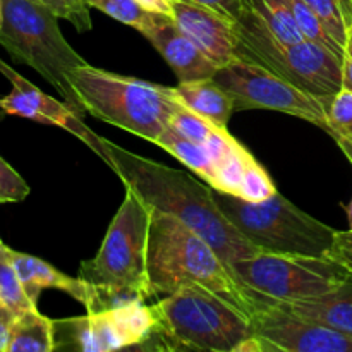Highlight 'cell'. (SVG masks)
Here are the masks:
<instances>
[{"mask_svg": "<svg viewBox=\"0 0 352 352\" xmlns=\"http://www.w3.org/2000/svg\"><path fill=\"white\" fill-rule=\"evenodd\" d=\"M102 141L105 164L127 189L150 208L175 217L199 234L230 268L234 261L263 253L227 220L217 205L213 188L206 182L201 184L188 172L131 153L105 138Z\"/></svg>", "mask_w": 352, "mask_h": 352, "instance_id": "1", "label": "cell"}, {"mask_svg": "<svg viewBox=\"0 0 352 352\" xmlns=\"http://www.w3.org/2000/svg\"><path fill=\"white\" fill-rule=\"evenodd\" d=\"M146 282L148 299L198 285L226 299L251 320L278 302L241 280L199 234L175 217L153 208L148 234Z\"/></svg>", "mask_w": 352, "mask_h": 352, "instance_id": "2", "label": "cell"}, {"mask_svg": "<svg viewBox=\"0 0 352 352\" xmlns=\"http://www.w3.org/2000/svg\"><path fill=\"white\" fill-rule=\"evenodd\" d=\"M151 306L157 329L143 349L234 352L254 333L250 316L198 285L162 296Z\"/></svg>", "mask_w": 352, "mask_h": 352, "instance_id": "3", "label": "cell"}, {"mask_svg": "<svg viewBox=\"0 0 352 352\" xmlns=\"http://www.w3.org/2000/svg\"><path fill=\"white\" fill-rule=\"evenodd\" d=\"M86 113L157 143L179 105L175 89L93 67L88 62L69 74Z\"/></svg>", "mask_w": 352, "mask_h": 352, "instance_id": "4", "label": "cell"}, {"mask_svg": "<svg viewBox=\"0 0 352 352\" xmlns=\"http://www.w3.org/2000/svg\"><path fill=\"white\" fill-rule=\"evenodd\" d=\"M150 220V206L126 188L122 205L113 215L98 253L79 265L78 277L102 294L107 308L127 299H148Z\"/></svg>", "mask_w": 352, "mask_h": 352, "instance_id": "5", "label": "cell"}, {"mask_svg": "<svg viewBox=\"0 0 352 352\" xmlns=\"http://www.w3.org/2000/svg\"><path fill=\"white\" fill-rule=\"evenodd\" d=\"M2 3L0 45L14 60L34 69L85 119L86 110L69 82V74L86 60L65 40L58 17L36 0H2Z\"/></svg>", "mask_w": 352, "mask_h": 352, "instance_id": "6", "label": "cell"}, {"mask_svg": "<svg viewBox=\"0 0 352 352\" xmlns=\"http://www.w3.org/2000/svg\"><path fill=\"white\" fill-rule=\"evenodd\" d=\"M213 196L227 220L265 253L329 256L332 250L336 230L302 212L280 192L261 201L217 189Z\"/></svg>", "mask_w": 352, "mask_h": 352, "instance_id": "7", "label": "cell"}, {"mask_svg": "<svg viewBox=\"0 0 352 352\" xmlns=\"http://www.w3.org/2000/svg\"><path fill=\"white\" fill-rule=\"evenodd\" d=\"M237 55L263 65L302 91L325 100L342 89V57L313 40L284 43L246 7L236 21Z\"/></svg>", "mask_w": 352, "mask_h": 352, "instance_id": "8", "label": "cell"}, {"mask_svg": "<svg viewBox=\"0 0 352 352\" xmlns=\"http://www.w3.org/2000/svg\"><path fill=\"white\" fill-rule=\"evenodd\" d=\"M232 270L254 291L278 302L322 296L349 277L329 256L275 254L265 251L234 261Z\"/></svg>", "mask_w": 352, "mask_h": 352, "instance_id": "9", "label": "cell"}, {"mask_svg": "<svg viewBox=\"0 0 352 352\" xmlns=\"http://www.w3.org/2000/svg\"><path fill=\"white\" fill-rule=\"evenodd\" d=\"M213 79L234 100L236 112L254 109L274 110L327 131V113L322 98L296 88L256 62L237 55L217 69Z\"/></svg>", "mask_w": 352, "mask_h": 352, "instance_id": "10", "label": "cell"}, {"mask_svg": "<svg viewBox=\"0 0 352 352\" xmlns=\"http://www.w3.org/2000/svg\"><path fill=\"white\" fill-rule=\"evenodd\" d=\"M0 72L6 76L12 85V91L0 100V109L9 116H19L34 122L58 126L78 138L86 144L93 153L98 155L105 162L102 138L96 136L65 102H58L54 96L47 95L40 88L28 81L26 78L14 71L9 64L0 58Z\"/></svg>", "mask_w": 352, "mask_h": 352, "instance_id": "11", "label": "cell"}, {"mask_svg": "<svg viewBox=\"0 0 352 352\" xmlns=\"http://www.w3.org/2000/svg\"><path fill=\"white\" fill-rule=\"evenodd\" d=\"M251 322L270 352H352L351 333L302 318L278 302Z\"/></svg>", "mask_w": 352, "mask_h": 352, "instance_id": "12", "label": "cell"}, {"mask_svg": "<svg viewBox=\"0 0 352 352\" xmlns=\"http://www.w3.org/2000/svg\"><path fill=\"white\" fill-rule=\"evenodd\" d=\"M140 33L144 34L155 50L170 65L179 82L213 78L219 69V65L206 57L201 48L179 28L174 17L151 12Z\"/></svg>", "mask_w": 352, "mask_h": 352, "instance_id": "13", "label": "cell"}, {"mask_svg": "<svg viewBox=\"0 0 352 352\" xmlns=\"http://www.w3.org/2000/svg\"><path fill=\"white\" fill-rule=\"evenodd\" d=\"M172 17L219 67L237 57L236 21L230 17L189 0H174Z\"/></svg>", "mask_w": 352, "mask_h": 352, "instance_id": "14", "label": "cell"}, {"mask_svg": "<svg viewBox=\"0 0 352 352\" xmlns=\"http://www.w3.org/2000/svg\"><path fill=\"white\" fill-rule=\"evenodd\" d=\"M10 258H12V263L21 278V284L33 305H38V298L45 289H57L81 302L88 313L107 309L102 294L82 278L69 277L33 254L10 250Z\"/></svg>", "mask_w": 352, "mask_h": 352, "instance_id": "15", "label": "cell"}, {"mask_svg": "<svg viewBox=\"0 0 352 352\" xmlns=\"http://www.w3.org/2000/svg\"><path fill=\"white\" fill-rule=\"evenodd\" d=\"M155 144L168 151L172 157L177 158L191 172L198 174L213 189L217 188V182H219L220 168L229 160L230 155L241 146L239 141L227 129L219 131L206 143H198V141L181 136L170 126L160 134Z\"/></svg>", "mask_w": 352, "mask_h": 352, "instance_id": "16", "label": "cell"}, {"mask_svg": "<svg viewBox=\"0 0 352 352\" xmlns=\"http://www.w3.org/2000/svg\"><path fill=\"white\" fill-rule=\"evenodd\" d=\"M54 332L55 351L112 352L126 349V344L109 308L86 313L85 316L54 320Z\"/></svg>", "mask_w": 352, "mask_h": 352, "instance_id": "17", "label": "cell"}, {"mask_svg": "<svg viewBox=\"0 0 352 352\" xmlns=\"http://www.w3.org/2000/svg\"><path fill=\"white\" fill-rule=\"evenodd\" d=\"M296 315L352 336V277L315 298L278 302Z\"/></svg>", "mask_w": 352, "mask_h": 352, "instance_id": "18", "label": "cell"}, {"mask_svg": "<svg viewBox=\"0 0 352 352\" xmlns=\"http://www.w3.org/2000/svg\"><path fill=\"white\" fill-rule=\"evenodd\" d=\"M175 95L192 112L212 120L217 126L227 127L230 116L236 112L234 100L213 78L179 82Z\"/></svg>", "mask_w": 352, "mask_h": 352, "instance_id": "19", "label": "cell"}, {"mask_svg": "<svg viewBox=\"0 0 352 352\" xmlns=\"http://www.w3.org/2000/svg\"><path fill=\"white\" fill-rule=\"evenodd\" d=\"M55 351L54 320L31 308L17 315L10 332L7 352H52Z\"/></svg>", "mask_w": 352, "mask_h": 352, "instance_id": "20", "label": "cell"}, {"mask_svg": "<svg viewBox=\"0 0 352 352\" xmlns=\"http://www.w3.org/2000/svg\"><path fill=\"white\" fill-rule=\"evenodd\" d=\"M248 6L260 17L267 30L284 43L308 40L296 23L285 0H248Z\"/></svg>", "mask_w": 352, "mask_h": 352, "instance_id": "21", "label": "cell"}, {"mask_svg": "<svg viewBox=\"0 0 352 352\" xmlns=\"http://www.w3.org/2000/svg\"><path fill=\"white\" fill-rule=\"evenodd\" d=\"M320 17L330 36L342 47L352 23V0H305Z\"/></svg>", "mask_w": 352, "mask_h": 352, "instance_id": "22", "label": "cell"}, {"mask_svg": "<svg viewBox=\"0 0 352 352\" xmlns=\"http://www.w3.org/2000/svg\"><path fill=\"white\" fill-rule=\"evenodd\" d=\"M0 299L16 315L36 308V305L31 302L21 284V278L14 267L12 258H10V248H7L6 244H0Z\"/></svg>", "mask_w": 352, "mask_h": 352, "instance_id": "23", "label": "cell"}, {"mask_svg": "<svg viewBox=\"0 0 352 352\" xmlns=\"http://www.w3.org/2000/svg\"><path fill=\"white\" fill-rule=\"evenodd\" d=\"M327 113V133L333 140L352 138V91L342 88L330 98L323 100Z\"/></svg>", "mask_w": 352, "mask_h": 352, "instance_id": "24", "label": "cell"}, {"mask_svg": "<svg viewBox=\"0 0 352 352\" xmlns=\"http://www.w3.org/2000/svg\"><path fill=\"white\" fill-rule=\"evenodd\" d=\"M285 2H287L289 9H291L298 26L301 28L302 34H305L308 40L316 41V43L330 48V50L336 52L337 55L342 57V52H344L342 47H340V45L330 36V33L325 30L323 23L320 21V17L309 9V6L305 2V0H285Z\"/></svg>", "mask_w": 352, "mask_h": 352, "instance_id": "25", "label": "cell"}, {"mask_svg": "<svg viewBox=\"0 0 352 352\" xmlns=\"http://www.w3.org/2000/svg\"><path fill=\"white\" fill-rule=\"evenodd\" d=\"M89 7L107 14L112 19L141 31L150 19L151 12L140 6L136 0H86Z\"/></svg>", "mask_w": 352, "mask_h": 352, "instance_id": "26", "label": "cell"}, {"mask_svg": "<svg viewBox=\"0 0 352 352\" xmlns=\"http://www.w3.org/2000/svg\"><path fill=\"white\" fill-rule=\"evenodd\" d=\"M52 10L57 17L67 19L79 33L91 30V16L86 0H36Z\"/></svg>", "mask_w": 352, "mask_h": 352, "instance_id": "27", "label": "cell"}, {"mask_svg": "<svg viewBox=\"0 0 352 352\" xmlns=\"http://www.w3.org/2000/svg\"><path fill=\"white\" fill-rule=\"evenodd\" d=\"M28 195V182L0 157V203H21Z\"/></svg>", "mask_w": 352, "mask_h": 352, "instance_id": "28", "label": "cell"}, {"mask_svg": "<svg viewBox=\"0 0 352 352\" xmlns=\"http://www.w3.org/2000/svg\"><path fill=\"white\" fill-rule=\"evenodd\" d=\"M329 258L340 265L344 270L352 277V230H336L332 250H330Z\"/></svg>", "mask_w": 352, "mask_h": 352, "instance_id": "29", "label": "cell"}, {"mask_svg": "<svg viewBox=\"0 0 352 352\" xmlns=\"http://www.w3.org/2000/svg\"><path fill=\"white\" fill-rule=\"evenodd\" d=\"M189 2L201 3V6L210 7V9L219 10V12L230 17L232 21L239 19L241 14H243L248 7V0H189Z\"/></svg>", "mask_w": 352, "mask_h": 352, "instance_id": "30", "label": "cell"}, {"mask_svg": "<svg viewBox=\"0 0 352 352\" xmlns=\"http://www.w3.org/2000/svg\"><path fill=\"white\" fill-rule=\"evenodd\" d=\"M16 318V313L0 299V352H7V346H9L10 340V332H12Z\"/></svg>", "mask_w": 352, "mask_h": 352, "instance_id": "31", "label": "cell"}, {"mask_svg": "<svg viewBox=\"0 0 352 352\" xmlns=\"http://www.w3.org/2000/svg\"><path fill=\"white\" fill-rule=\"evenodd\" d=\"M342 88L352 91V23L347 30V38L342 52Z\"/></svg>", "mask_w": 352, "mask_h": 352, "instance_id": "32", "label": "cell"}, {"mask_svg": "<svg viewBox=\"0 0 352 352\" xmlns=\"http://www.w3.org/2000/svg\"><path fill=\"white\" fill-rule=\"evenodd\" d=\"M136 2L148 12L165 14L170 17L174 14V0H136Z\"/></svg>", "mask_w": 352, "mask_h": 352, "instance_id": "33", "label": "cell"}, {"mask_svg": "<svg viewBox=\"0 0 352 352\" xmlns=\"http://www.w3.org/2000/svg\"><path fill=\"white\" fill-rule=\"evenodd\" d=\"M337 144L340 146V150L344 151L349 162L352 164V138H342V140H337Z\"/></svg>", "mask_w": 352, "mask_h": 352, "instance_id": "34", "label": "cell"}, {"mask_svg": "<svg viewBox=\"0 0 352 352\" xmlns=\"http://www.w3.org/2000/svg\"><path fill=\"white\" fill-rule=\"evenodd\" d=\"M346 212H347V222H349V229L352 230V199L349 205L346 206Z\"/></svg>", "mask_w": 352, "mask_h": 352, "instance_id": "35", "label": "cell"}, {"mask_svg": "<svg viewBox=\"0 0 352 352\" xmlns=\"http://www.w3.org/2000/svg\"><path fill=\"white\" fill-rule=\"evenodd\" d=\"M2 24H3V3L2 0H0V28H2Z\"/></svg>", "mask_w": 352, "mask_h": 352, "instance_id": "36", "label": "cell"}, {"mask_svg": "<svg viewBox=\"0 0 352 352\" xmlns=\"http://www.w3.org/2000/svg\"><path fill=\"white\" fill-rule=\"evenodd\" d=\"M0 244H3V243H2V239H0Z\"/></svg>", "mask_w": 352, "mask_h": 352, "instance_id": "37", "label": "cell"}, {"mask_svg": "<svg viewBox=\"0 0 352 352\" xmlns=\"http://www.w3.org/2000/svg\"><path fill=\"white\" fill-rule=\"evenodd\" d=\"M0 100H2V96H0Z\"/></svg>", "mask_w": 352, "mask_h": 352, "instance_id": "38", "label": "cell"}]
</instances>
